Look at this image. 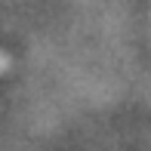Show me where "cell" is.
<instances>
[{"mask_svg":"<svg viewBox=\"0 0 151 151\" xmlns=\"http://www.w3.org/2000/svg\"><path fill=\"white\" fill-rule=\"evenodd\" d=\"M9 68H12V59L6 56V52H0V74H6Z\"/></svg>","mask_w":151,"mask_h":151,"instance_id":"cell-1","label":"cell"}]
</instances>
